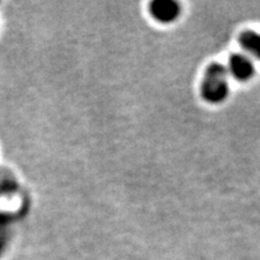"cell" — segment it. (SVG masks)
I'll list each match as a JSON object with an SVG mask.
<instances>
[{"label": "cell", "instance_id": "1", "mask_svg": "<svg viewBox=\"0 0 260 260\" xmlns=\"http://www.w3.org/2000/svg\"><path fill=\"white\" fill-rule=\"evenodd\" d=\"M200 93L206 103L213 105L223 103L229 94L226 68L219 63H211L205 70Z\"/></svg>", "mask_w": 260, "mask_h": 260}, {"label": "cell", "instance_id": "2", "mask_svg": "<svg viewBox=\"0 0 260 260\" xmlns=\"http://www.w3.org/2000/svg\"><path fill=\"white\" fill-rule=\"evenodd\" d=\"M149 12L155 21L160 23H171L181 14L180 4L172 0H155L149 5Z\"/></svg>", "mask_w": 260, "mask_h": 260}, {"label": "cell", "instance_id": "3", "mask_svg": "<svg viewBox=\"0 0 260 260\" xmlns=\"http://www.w3.org/2000/svg\"><path fill=\"white\" fill-rule=\"evenodd\" d=\"M229 71L233 77L240 82H246L253 77L255 73L254 64L249 58L240 53H234L229 58Z\"/></svg>", "mask_w": 260, "mask_h": 260}, {"label": "cell", "instance_id": "4", "mask_svg": "<svg viewBox=\"0 0 260 260\" xmlns=\"http://www.w3.org/2000/svg\"><path fill=\"white\" fill-rule=\"evenodd\" d=\"M239 42L246 51L251 52L260 60V34L253 30H245L240 34Z\"/></svg>", "mask_w": 260, "mask_h": 260}]
</instances>
